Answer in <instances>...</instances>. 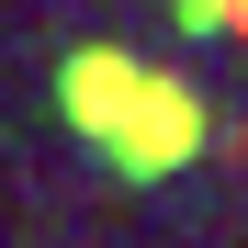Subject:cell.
Here are the masks:
<instances>
[{
  "label": "cell",
  "instance_id": "6da1fadb",
  "mask_svg": "<svg viewBox=\"0 0 248 248\" xmlns=\"http://www.w3.org/2000/svg\"><path fill=\"white\" fill-rule=\"evenodd\" d=\"M57 113H68L79 147H102L113 181H170V170H192V158L215 147L203 91H181L170 68H136V57H113V46L57 57Z\"/></svg>",
  "mask_w": 248,
  "mask_h": 248
},
{
  "label": "cell",
  "instance_id": "7a4b0ae2",
  "mask_svg": "<svg viewBox=\"0 0 248 248\" xmlns=\"http://www.w3.org/2000/svg\"><path fill=\"white\" fill-rule=\"evenodd\" d=\"M192 34H248V0H181Z\"/></svg>",
  "mask_w": 248,
  "mask_h": 248
}]
</instances>
